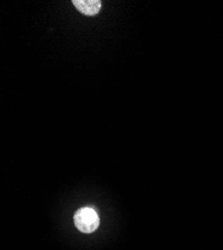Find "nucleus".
<instances>
[{
  "label": "nucleus",
  "mask_w": 223,
  "mask_h": 250,
  "mask_svg": "<svg viewBox=\"0 0 223 250\" xmlns=\"http://www.w3.org/2000/svg\"><path fill=\"white\" fill-rule=\"evenodd\" d=\"M72 3L78 11L89 16L97 14L101 8L100 0H73Z\"/></svg>",
  "instance_id": "2"
},
{
  "label": "nucleus",
  "mask_w": 223,
  "mask_h": 250,
  "mask_svg": "<svg viewBox=\"0 0 223 250\" xmlns=\"http://www.w3.org/2000/svg\"><path fill=\"white\" fill-rule=\"evenodd\" d=\"M74 223L76 228L81 232L91 233L96 230L99 225V217L93 208L83 207L76 211L74 215Z\"/></svg>",
  "instance_id": "1"
}]
</instances>
